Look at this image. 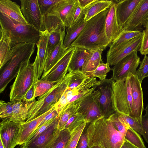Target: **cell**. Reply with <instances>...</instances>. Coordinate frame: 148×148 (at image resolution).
Wrapping results in <instances>:
<instances>
[{
    "mask_svg": "<svg viewBox=\"0 0 148 148\" xmlns=\"http://www.w3.org/2000/svg\"><path fill=\"white\" fill-rule=\"evenodd\" d=\"M58 116L38 128L30 136L26 142L24 143H27L34 140L41 133L51 125L56 120Z\"/></svg>",
    "mask_w": 148,
    "mask_h": 148,
    "instance_id": "46",
    "label": "cell"
},
{
    "mask_svg": "<svg viewBox=\"0 0 148 148\" xmlns=\"http://www.w3.org/2000/svg\"><path fill=\"white\" fill-rule=\"evenodd\" d=\"M87 123L84 122L71 133V138L65 148H76L79 138Z\"/></svg>",
    "mask_w": 148,
    "mask_h": 148,
    "instance_id": "41",
    "label": "cell"
},
{
    "mask_svg": "<svg viewBox=\"0 0 148 148\" xmlns=\"http://www.w3.org/2000/svg\"><path fill=\"white\" fill-rule=\"evenodd\" d=\"M143 0H123L115 3L119 25L122 28L135 12Z\"/></svg>",
    "mask_w": 148,
    "mask_h": 148,
    "instance_id": "18",
    "label": "cell"
},
{
    "mask_svg": "<svg viewBox=\"0 0 148 148\" xmlns=\"http://www.w3.org/2000/svg\"><path fill=\"white\" fill-rule=\"evenodd\" d=\"M36 99L28 102L23 100L15 101L13 106V113L10 118L2 120L11 121L22 123L25 122L27 119L28 111Z\"/></svg>",
    "mask_w": 148,
    "mask_h": 148,
    "instance_id": "23",
    "label": "cell"
},
{
    "mask_svg": "<svg viewBox=\"0 0 148 148\" xmlns=\"http://www.w3.org/2000/svg\"><path fill=\"white\" fill-rule=\"evenodd\" d=\"M100 83L95 77H89L78 86L73 88L67 87L58 102L55 109L60 114L69 105L83 99L92 92Z\"/></svg>",
    "mask_w": 148,
    "mask_h": 148,
    "instance_id": "9",
    "label": "cell"
},
{
    "mask_svg": "<svg viewBox=\"0 0 148 148\" xmlns=\"http://www.w3.org/2000/svg\"><path fill=\"white\" fill-rule=\"evenodd\" d=\"M83 99H79L69 105L60 114V118L58 126V127L60 130L64 129L69 119L77 111Z\"/></svg>",
    "mask_w": 148,
    "mask_h": 148,
    "instance_id": "33",
    "label": "cell"
},
{
    "mask_svg": "<svg viewBox=\"0 0 148 148\" xmlns=\"http://www.w3.org/2000/svg\"><path fill=\"white\" fill-rule=\"evenodd\" d=\"M86 23L84 19L74 26L66 28V34L63 42L64 47L65 49H67L71 47V45L79 35Z\"/></svg>",
    "mask_w": 148,
    "mask_h": 148,
    "instance_id": "31",
    "label": "cell"
},
{
    "mask_svg": "<svg viewBox=\"0 0 148 148\" xmlns=\"http://www.w3.org/2000/svg\"><path fill=\"white\" fill-rule=\"evenodd\" d=\"M100 95V92L95 89L83 98L80 103L77 112L82 115L87 123H91L103 117L99 105Z\"/></svg>",
    "mask_w": 148,
    "mask_h": 148,
    "instance_id": "12",
    "label": "cell"
},
{
    "mask_svg": "<svg viewBox=\"0 0 148 148\" xmlns=\"http://www.w3.org/2000/svg\"><path fill=\"white\" fill-rule=\"evenodd\" d=\"M76 148H91L88 142L87 124L82 133Z\"/></svg>",
    "mask_w": 148,
    "mask_h": 148,
    "instance_id": "51",
    "label": "cell"
},
{
    "mask_svg": "<svg viewBox=\"0 0 148 148\" xmlns=\"http://www.w3.org/2000/svg\"><path fill=\"white\" fill-rule=\"evenodd\" d=\"M65 36V35L63 36L59 43L46 59L43 74L50 69L62 57L67 50L65 49L63 46Z\"/></svg>",
    "mask_w": 148,
    "mask_h": 148,
    "instance_id": "30",
    "label": "cell"
},
{
    "mask_svg": "<svg viewBox=\"0 0 148 148\" xmlns=\"http://www.w3.org/2000/svg\"><path fill=\"white\" fill-rule=\"evenodd\" d=\"M37 81L36 79L34 78L32 85L25 95L23 100L28 102L35 99V95L36 84Z\"/></svg>",
    "mask_w": 148,
    "mask_h": 148,
    "instance_id": "52",
    "label": "cell"
},
{
    "mask_svg": "<svg viewBox=\"0 0 148 148\" xmlns=\"http://www.w3.org/2000/svg\"><path fill=\"white\" fill-rule=\"evenodd\" d=\"M0 12L20 23L28 24L25 18L20 6L10 0H0Z\"/></svg>",
    "mask_w": 148,
    "mask_h": 148,
    "instance_id": "24",
    "label": "cell"
},
{
    "mask_svg": "<svg viewBox=\"0 0 148 148\" xmlns=\"http://www.w3.org/2000/svg\"><path fill=\"white\" fill-rule=\"evenodd\" d=\"M144 110L145 111V114L142 116L141 119L142 135L148 144V104H147Z\"/></svg>",
    "mask_w": 148,
    "mask_h": 148,
    "instance_id": "47",
    "label": "cell"
},
{
    "mask_svg": "<svg viewBox=\"0 0 148 148\" xmlns=\"http://www.w3.org/2000/svg\"><path fill=\"white\" fill-rule=\"evenodd\" d=\"M29 58L21 64L14 82L10 87V101L23 100L32 85L34 79V66Z\"/></svg>",
    "mask_w": 148,
    "mask_h": 148,
    "instance_id": "8",
    "label": "cell"
},
{
    "mask_svg": "<svg viewBox=\"0 0 148 148\" xmlns=\"http://www.w3.org/2000/svg\"><path fill=\"white\" fill-rule=\"evenodd\" d=\"M130 82L133 104L131 117L141 121L144 110L141 83L135 75L132 74L130 76Z\"/></svg>",
    "mask_w": 148,
    "mask_h": 148,
    "instance_id": "17",
    "label": "cell"
},
{
    "mask_svg": "<svg viewBox=\"0 0 148 148\" xmlns=\"http://www.w3.org/2000/svg\"><path fill=\"white\" fill-rule=\"evenodd\" d=\"M60 115L55 121L34 140L21 145L19 148H45L52 141L60 130L58 127Z\"/></svg>",
    "mask_w": 148,
    "mask_h": 148,
    "instance_id": "21",
    "label": "cell"
},
{
    "mask_svg": "<svg viewBox=\"0 0 148 148\" xmlns=\"http://www.w3.org/2000/svg\"><path fill=\"white\" fill-rule=\"evenodd\" d=\"M143 32L139 31H124L120 36L111 45L108 52L127 42L130 40L137 37L142 35Z\"/></svg>",
    "mask_w": 148,
    "mask_h": 148,
    "instance_id": "34",
    "label": "cell"
},
{
    "mask_svg": "<svg viewBox=\"0 0 148 148\" xmlns=\"http://www.w3.org/2000/svg\"><path fill=\"white\" fill-rule=\"evenodd\" d=\"M107 118L112 122L116 130L125 136L128 128L119 119V113L115 112Z\"/></svg>",
    "mask_w": 148,
    "mask_h": 148,
    "instance_id": "44",
    "label": "cell"
},
{
    "mask_svg": "<svg viewBox=\"0 0 148 148\" xmlns=\"http://www.w3.org/2000/svg\"><path fill=\"white\" fill-rule=\"evenodd\" d=\"M138 69L136 70L135 75L142 83L143 80L148 77V56L144 55L143 58L140 64Z\"/></svg>",
    "mask_w": 148,
    "mask_h": 148,
    "instance_id": "43",
    "label": "cell"
},
{
    "mask_svg": "<svg viewBox=\"0 0 148 148\" xmlns=\"http://www.w3.org/2000/svg\"><path fill=\"white\" fill-rule=\"evenodd\" d=\"M132 74H130L126 78L114 81L113 92V103L115 112L131 117L133 108L130 82Z\"/></svg>",
    "mask_w": 148,
    "mask_h": 148,
    "instance_id": "7",
    "label": "cell"
},
{
    "mask_svg": "<svg viewBox=\"0 0 148 148\" xmlns=\"http://www.w3.org/2000/svg\"><path fill=\"white\" fill-rule=\"evenodd\" d=\"M59 115V113L55 108L43 119L38 128L40 127L46 122L56 118Z\"/></svg>",
    "mask_w": 148,
    "mask_h": 148,
    "instance_id": "53",
    "label": "cell"
},
{
    "mask_svg": "<svg viewBox=\"0 0 148 148\" xmlns=\"http://www.w3.org/2000/svg\"><path fill=\"white\" fill-rule=\"evenodd\" d=\"M22 129V123L2 120L0 124V138L4 148L17 145Z\"/></svg>",
    "mask_w": 148,
    "mask_h": 148,
    "instance_id": "15",
    "label": "cell"
},
{
    "mask_svg": "<svg viewBox=\"0 0 148 148\" xmlns=\"http://www.w3.org/2000/svg\"><path fill=\"white\" fill-rule=\"evenodd\" d=\"M121 148H138L125 140Z\"/></svg>",
    "mask_w": 148,
    "mask_h": 148,
    "instance_id": "55",
    "label": "cell"
},
{
    "mask_svg": "<svg viewBox=\"0 0 148 148\" xmlns=\"http://www.w3.org/2000/svg\"><path fill=\"white\" fill-rule=\"evenodd\" d=\"M82 115L77 112L69 119L64 128H67L72 133L79 126L85 122Z\"/></svg>",
    "mask_w": 148,
    "mask_h": 148,
    "instance_id": "40",
    "label": "cell"
},
{
    "mask_svg": "<svg viewBox=\"0 0 148 148\" xmlns=\"http://www.w3.org/2000/svg\"><path fill=\"white\" fill-rule=\"evenodd\" d=\"M0 148H4L2 143L1 140L0 141Z\"/></svg>",
    "mask_w": 148,
    "mask_h": 148,
    "instance_id": "57",
    "label": "cell"
},
{
    "mask_svg": "<svg viewBox=\"0 0 148 148\" xmlns=\"http://www.w3.org/2000/svg\"><path fill=\"white\" fill-rule=\"evenodd\" d=\"M119 117L121 121L128 128H132L140 135H142L141 121L131 117L119 113Z\"/></svg>",
    "mask_w": 148,
    "mask_h": 148,
    "instance_id": "37",
    "label": "cell"
},
{
    "mask_svg": "<svg viewBox=\"0 0 148 148\" xmlns=\"http://www.w3.org/2000/svg\"><path fill=\"white\" fill-rule=\"evenodd\" d=\"M148 21V0H143L123 29L125 31H139Z\"/></svg>",
    "mask_w": 148,
    "mask_h": 148,
    "instance_id": "19",
    "label": "cell"
},
{
    "mask_svg": "<svg viewBox=\"0 0 148 148\" xmlns=\"http://www.w3.org/2000/svg\"><path fill=\"white\" fill-rule=\"evenodd\" d=\"M75 49L73 46L68 48L58 61L47 72L42 74L40 79L58 82L63 79L67 74Z\"/></svg>",
    "mask_w": 148,
    "mask_h": 148,
    "instance_id": "14",
    "label": "cell"
},
{
    "mask_svg": "<svg viewBox=\"0 0 148 148\" xmlns=\"http://www.w3.org/2000/svg\"><path fill=\"white\" fill-rule=\"evenodd\" d=\"M69 80L67 87L73 88L76 87L88 79V77L81 71L69 72Z\"/></svg>",
    "mask_w": 148,
    "mask_h": 148,
    "instance_id": "38",
    "label": "cell"
},
{
    "mask_svg": "<svg viewBox=\"0 0 148 148\" xmlns=\"http://www.w3.org/2000/svg\"><path fill=\"white\" fill-rule=\"evenodd\" d=\"M92 148H100L98 146H95L93 147Z\"/></svg>",
    "mask_w": 148,
    "mask_h": 148,
    "instance_id": "58",
    "label": "cell"
},
{
    "mask_svg": "<svg viewBox=\"0 0 148 148\" xmlns=\"http://www.w3.org/2000/svg\"><path fill=\"white\" fill-rule=\"evenodd\" d=\"M71 133L67 128L59 130L45 148H65L71 138Z\"/></svg>",
    "mask_w": 148,
    "mask_h": 148,
    "instance_id": "32",
    "label": "cell"
},
{
    "mask_svg": "<svg viewBox=\"0 0 148 148\" xmlns=\"http://www.w3.org/2000/svg\"><path fill=\"white\" fill-rule=\"evenodd\" d=\"M107 36L110 43L116 40L124 31L119 24L116 16L115 3L110 8L105 21Z\"/></svg>",
    "mask_w": 148,
    "mask_h": 148,
    "instance_id": "22",
    "label": "cell"
},
{
    "mask_svg": "<svg viewBox=\"0 0 148 148\" xmlns=\"http://www.w3.org/2000/svg\"><path fill=\"white\" fill-rule=\"evenodd\" d=\"M15 101L5 102L0 101V117L2 120L10 117L12 115L13 106Z\"/></svg>",
    "mask_w": 148,
    "mask_h": 148,
    "instance_id": "42",
    "label": "cell"
},
{
    "mask_svg": "<svg viewBox=\"0 0 148 148\" xmlns=\"http://www.w3.org/2000/svg\"><path fill=\"white\" fill-rule=\"evenodd\" d=\"M0 25L9 33L12 48L23 43L36 45L42 32L31 25L19 22L0 12Z\"/></svg>",
    "mask_w": 148,
    "mask_h": 148,
    "instance_id": "5",
    "label": "cell"
},
{
    "mask_svg": "<svg viewBox=\"0 0 148 148\" xmlns=\"http://www.w3.org/2000/svg\"><path fill=\"white\" fill-rule=\"evenodd\" d=\"M55 108V107L35 119L22 123V129L17 145H21L26 142L30 136L38 127L43 119Z\"/></svg>",
    "mask_w": 148,
    "mask_h": 148,
    "instance_id": "26",
    "label": "cell"
},
{
    "mask_svg": "<svg viewBox=\"0 0 148 148\" xmlns=\"http://www.w3.org/2000/svg\"><path fill=\"white\" fill-rule=\"evenodd\" d=\"M114 81L112 78L100 80V83L96 89L100 92L99 107L102 116L106 118H108L115 112L113 99V87Z\"/></svg>",
    "mask_w": 148,
    "mask_h": 148,
    "instance_id": "11",
    "label": "cell"
},
{
    "mask_svg": "<svg viewBox=\"0 0 148 148\" xmlns=\"http://www.w3.org/2000/svg\"><path fill=\"white\" fill-rule=\"evenodd\" d=\"M93 51L81 47H75L68 72L81 71L83 65L90 56Z\"/></svg>",
    "mask_w": 148,
    "mask_h": 148,
    "instance_id": "27",
    "label": "cell"
},
{
    "mask_svg": "<svg viewBox=\"0 0 148 148\" xmlns=\"http://www.w3.org/2000/svg\"><path fill=\"white\" fill-rule=\"evenodd\" d=\"M125 140L138 148H146L140 134L130 127L127 130Z\"/></svg>",
    "mask_w": 148,
    "mask_h": 148,
    "instance_id": "36",
    "label": "cell"
},
{
    "mask_svg": "<svg viewBox=\"0 0 148 148\" xmlns=\"http://www.w3.org/2000/svg\"><path fill=\"white\" fill-rule=\"evenodd\" d=\"M84 9L79 4L74 15L71 24L69 27L74 26L81 22L84 19Z\"/></svg>",
    "mask_w": 148,
    "mask_h": 148,
    "instance_id": "49",
    "label": "cell"
},
{
    "mask_svg": "<svg viewBox=\"0 0 148 148\" xmlns=\"http://www.w3.org/2000/svg\"><path fill=\"white\" fill-rule=\"evenodd\" d=\"M57 82L38 80L36 84L35 97H40L46 93L55 86Z\"/></svg>",
    "mask_w": 148,
    "mask_h": 148,
    "instance_id": "39",
    "label": "cell"
},
{
    "mask_svg": "<svg viewBox=\"0 0 148 148\" xmlns=\"http://www.w3.org/2000/svg\"><path fill=\"white\" fill-rule=\"evenodd\" d=\"M143 35L135 37L107 54L106 63L114 66L121 60L135 51H139Z\"/></svg>",
    "mask_w": 148,
    "mask_h": 148,
    "instance_id": "16",
    "label": "cell"
},
{
    "mask_svg": "<svg viewBox=\"0 0 148 148\" xmlns=\"http://www.w3.org/2000/svg\"><path fill=\"white\" fill-rule=\"evenodd\" d=\"M142 32V38L139 51L142 55H147L148 54V32L145 29Z\"/></svg>",
    "mask_w": 148,
    "mask_h": 148,
    "instance_id": "50",
    "label": "cell"
},
{
    "mask_svg": "<svg viewBox=\"0 0 148 148\" xmlns=\"http://www.w3.org/2000/svg\"><path fill=\"white\" fill-rule=\"evenodd\" d=\"M0 69L1 70L10 59L12 47L9 33L0 27Z\"/></svg>",
    "mask_w": 148,
    "mask_h": 148,
    "instance_id": "25",
    "label": "cell"
},
{
    "mask_svg": "<svg viewBox=\"0 0 148 148\" xmlns=\"http://www.w3.org/2000/svg\"><path fill=\"white\" fill-rule=\"evenodd\" d=\"M62 1V0H38L40 10L43 16L52 6Z\"/></svg>",
    "mask_w": 148,
    "mask_h": 148,
    "instance_id": "48",
    "label": "cell"
},
{
    "mask_svg": "<svg viewBox=\"0 0 148 148\" xmlns=\"http://www.w3.org/2000/svg\"><path fill=\"white\" fill-rule=\"evenodd\" d=\"M112 69L107 63H101L93 73L91 77H97L100 80H103L106 78L107 73Z\"/></svg>",
    "mask_w": 148,
    "mask_h": 148,
    "instance_id": "45",
    "label": "cell"
},
{
    "mask_svg": "<svg viewBox=\"0 0 148 148\" xmlns=\"http://www.w3.org/2000/svg\"><path fill=\"white\" fill-rule=\"evenodd\" d=\"M49 32V36L47 48L46 59L59 43L63 36L65 34V29H57Z\"/></svg>",
    "mask_w": 148,
    "mask_h": 148,
    "instance_id": "35",
    "label": "cell"
},
{
    "mask_svg": "<svg viewBox=\"0 0 148 148\" xmlns=\"http://www.w3.org/2000/svg\"><path fill=\"white\" fill-rule=\"evenodd\" d=\"M97 0H78L79 4L83 9L86 8Z\"/></svg>",
    "mask_w": 148,
    "mask_h": 148,
    "instance_id": "54",
    "label": "cell"
},
{
    "mask_svg": "<svg viewBox=\"0 0 148 148\" xmlns=\"http://www.w3.org/2000/svg\"><path fill=\"white\" fill-rule=\"evenodd\" d=\"M35 45L33 43H23L18 44L12 48L11 59L1 69V93L4 91L8 84L16 77L22 62L31 58L35 51Z\"/></svg>",
    "mask_w": 148,
    "mask_h": 148,
    "instance_id": "4",
    "label": "cell"
},
{
    "mask_svg": "<svg viewBox=\"0 0 148 148\" xmlns=\"http://www.w3.org/2000/svg\"><path fill=\"white\" fill-rule=\"evenodd\" d=\"M104 49L99 48L93 50L83 65L81 71L88 77H91L93 72L101 63V54Z\"/></svg>",
    "mask_w": 148,
    "mask_h": 148,
    "instance_id": "28",
    "label": "cell"
},
{
    "mask_svg": "<svg viewBox=\"0 0 148 148\" xmlns=\"http://www.w3.org/2000/svg\"><path fill=\"white\" fill-rule=\"evenodd\" d=\"M21 10L28 24L40 32L45 30L44 16L40 10L38 0H20Z\"/></svg>",
    "mask_w": 148,
    "mask_h": 148,
    "instance_id": "10",
    "label": "cell"
},
{
    "mask_svg": "<svg viewBox=\"0 0 148 148\" xmlns=\"http://www.w3.org/2000/svg\"><path fill=\"white\" fill-rule=\"evenodd\" d=\"M137 53V51H134L114 66L112 69V78L115 81L126 78L130 74L135 75L141 62Z\"/></svg>",
    "mask_w": 148,
    "mask_h": 148,
    "instance_id": "13",
    "label": "cell"
},
{
    "mask_svg": "<svg viewBox=\"0 0 148 148\" xmlns=\"http://www.w3.org/2000/svg\"><path fill=\"white\" fill-rule=\"evenodd\" d=\"M88 142L90 147L121 148L125 136L117 130L112 122L103 117L87 123Z\"/></svg>",
    "mask_w": 148,
    "mask_h": 148,
    "instance_id": "2",
    "label": "cell"
},
{
    "mask_svg": "<svg viewBox=\"0 0 148 148\" xmlns=\"http://www.w3.org/2000/svg\"><path fill=\"white\" fill-rule=\"evenodd\" d=\"M113 3L112 1L97 0L84 9L85 14L84 21L87 22L92 18L109 8Z\"/></svg>",
    "mask_w": 148,
    "mask_h": 148,
    "instance_id": "29",
    "label": "cell"
},
{
    "mask_svg": "<svg viewBox=\"0 0 148 148\" xmlns=\"http://www.w3.org/2000/svg\"></svg>",
    "mask_w": 148,
    "mask_h": 148,
    "instance_id": "59",
    "label": "cell"
},
{
    "mask_svg": "<svg viewBox=\"0 0 148 148\" xmlns=\"http://www.w3.org/2000/svg\"><path fill=\"white\" fill-rule=\"evenodd\" d=\"M78 4V0H62L52 6L43 16L46 30L70 27Z\"/></svg>",
    "mask_w": 148,
    "mask_h": 148,
    "instance_id": "3",
    "label": "cell"
},
{
    "mask_svg": "<svg viewBox=\"0 0 148 148\" xmlns=\"http://www.w3.org/2000/svg\"><path fill=\"white\" fill-rule=\"evenodd\" d=\"M49 36V32L47 30L42 32L36 45L37 52L33 64L34 73L36 75L38 79L41 77L43 73L46 60L47 48Z\"/></svg>",
    "mask_w": 148,
    "mask_h": 148,
    "instance_id": "20",
    "label": "cell"
},
{
    "mask_svg": "<svg viewBox=\"0 0 148 148\" xmlns=\"http://www.w3.org/2000/svg\"><path fill=\"white\" fill-rule=\"evenodd\" d=\"M110 8L86 22L83 29L71 46L93 50L105 49L110 44L105 29L106 19Z\"/></svg>",
    "mask_w": 148,
    "mask_h": 148,
    "instance_id": "1",
    "label": "cell"
},
{
    "mask_svg": "<svg viewBox=\"0 0 148 148\" xmlns=\"http://www.w3.org/2000/svg\"><path fill=\"white\" fill-rule=\"evenodd\" d=\"M68 73L65 77L58 82L50 90L39 97L29 108L25 122L30 121L41 115L55 107L68 87L69 80Z\"/></svg>",
    "mask_w": 148,
    "mask_h": 148,
    "instance_id": "6",
    "label": "cell"
},
{
    "mask_svg": "<svg viewBox=\"0 0 148 148\" xmlns=\"http://www.w3.org/2000/svg\"><path fill=\"white\" fill-rule=\"evenodd\" d=\"M145 27V30H146L148 32V21L147 22Z\"/></svg>",
    "mask_w": 148,
    "mask_h": 148,
    "instance_id": "56",
    "label": "cell"
}]
</instances>
